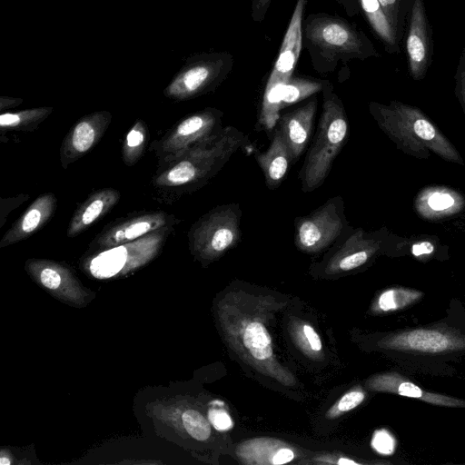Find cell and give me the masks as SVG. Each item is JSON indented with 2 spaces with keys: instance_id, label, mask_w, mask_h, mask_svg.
Segmentation results:
<instances>
[{
  "instance_id": "obj_32",
  "label": "cell",
  "mask_w": 465,
  "mask_h": 465,
  "mask_svg": "<svg viewBox=\"0 0 465 465\" xmlns=\"http://www.w3.org/2000/svg\"><path fill=\"white\" fill-rule=\"evenodd\" d=\"M395 445V439L388 430L381 429L373 433L371 446L377 452L384 455L391 454Z\"/></svg>"
},
{
  "instance_id": "obj_34",
  "label": "cell",
  "mask_w": 465,
  "mask_h": 465,
  "mask_svg": "<svg viewBox=\"0 0 465 465\" xmlns=\"http://www.w3.org/2000/svg\"><path fill=\"white\" fill-rule=\"evenodd\" d=\"M272 0H251V17L255 23H262L267 15Z\"/></svg>"
},
{
  "instance_id": "obj_11",
  "label": "cell",
  "mask_w": 465,
  "mask_h": 465,
  "mask_svg": "<svg viewBox=\"0 0 465 465\" xmlns=\"http://www.w3.org/2000/svg\"><path fill=\"white\" fill-rule=\"evenodd\" d=\"M225 317L226 332L236 348L252 362L262 364L272 358V338L258 313H236L230 308Z\"/></svg>"
},
{
  "instance_id": "obj_15",
  "label": "cell",
  "mask_w": 465,
  "mask_h": 465,
  "mask_svg": "<svg viewBox=\"0 0 465 465\" xmlns=\"http://www.w3.org/2000/svg\"><path fill=\"white\" fill-rule=\"evenodd\" d=\"M342 242L331 252L325 263L328 274L347 272L365 264L380 249V242L362 229L349 228L341 235Z\"/></svg>"
},
{
  "instance_id": "obj_27",
  "label": "cell",
  "mask_w": 465,
  "mask_h": 465,
  "mask_svg": "<svg viewBox=\"0 0 465 465\" xmlns=\"http://www.w3.org/2000/svg\"><path fill=\"white\" fill-rule=\"evenodd\" d=\"M323 80L292 75L283 88L281 109L299 103L322 90Z\"/></svg>"
},
{
  "instance_id": "obj_36",
  "label": "cell",
  "mask_w": 465,
  "mask_h": 465,
  "mask_svg": "<svg viewBox=\"0 0 465 465\" xmlns=\"http://www.w3.org/2000/svg\"><path fill=\"white\" fill-rule=\"evenodd\" d=\"M434 252V245L428 241L420 242L417 243H414L411 246V253L416 256L420 257L422 255H429Z\"/></svg>"
},
{
  "instance_id": "obj_7",
  "label": "cell",
  "mask_w": 465,
  "mask_h": 465,
  "mask_svg": "<svg viewBox=\"0 0 465 465\" xmlns=\"http://www.w3.org/2000/svg\"><path fill=\"white\" fill-rule=\"evenodd\" d=\"M241 216L236 203L216 206L201 216L188 232L192 254L208 263L235 246L241 235Z\"/></svg>"
},
{
  "instance_id": "obj_28",
  "label": "cell",
  "mask_w": 465,
  "mask_h": 465,
  "mask_svg": "<svg viewBox=\"0 0 465 465\" xmlns=\"http://www.w3.org/2000/svg\"><path fill=\"white\" fill-rule=\"evenodd\" d=\"M386 16L402 44L413 0H379Z\"/></svg>"
},
{
  "instance_id": "obj_1",
  "label": "cell",
  "mask_w": 465,
  "mask_h": 465,
  "mask_svg": "<svg viewBox=\"0 0 465 465\" xmlns=\"http://www.w3.org/2000/svg\"><path fill=\"white\" fill-rule=\"evenodd\" d=\"M247 140L246 134L233 126L221 127L188 151L157 165L150 183L153 198L160 203H172L199 190Z\"/></svg>"
},
{
  "instance_id": "obj_9",
  "label": "cell",
  "mask_w": 465,
  "mask_h": 465,
  "mask_svg": "<svg viewBox=\"0 0 465 465\" xmlns=\"http://www.w3.org/2000/svg\"><path fill=\"white\" fill-rule=\"evenodd\" d=\"M341 196L329 199L311 213L295 220V244L302 252H319L339 240L347 220Z\"/></svg>"
},
{
  "instance_id": "obj_20",
  "label": "cell",
  "mask_w": 465,
  "mask_h": 465,
  "mask_svg": "<svg viewBox=\"0 0 465 465\" xmlns=\"http://www.w3.org/2000/svg\"><path fill=\"white\" fill-rule=\"evenodd\" d=\"M414 206L420 217L439 220L463 210L465 198L455 190L444 186H430L419 193Z\"/></svg>"
},
{
  "instance_id": "obj_3",
  "label": "cell",
  "mask_w": 465,
  "mask_h": 465,
  "mask_svg": "<svg viewBox=\"0 0 465 465\" xmlns=\"http://www.w3.org/2000/svg\"><path fill=\"white\" fill-rule=\"evenodd\" d=\"M369 108L380 128L405 153L427 158L429 149L462 164L459 152L418 108L395 101L388 105L371 102Z\"/></svg>"
},
{
  "instance_id": "obj_26",
  "label": "cell",
  "mask_w": 465,
  "mask_h": 465,
  "mask_svg": "<svg viewBox=\"0 0 465 465\" xmlns=\"http://www.w3.org/2000/svg\"><path fill=\"white\" fill-rule=\"evenodd\" d=\"M423 293L418 290L394 287L383 291L373 303L375 312H391L402 310L418 302Z\"/></svg>"
},
{
  "instance_id": "obj_35",
  "label": "cell",
  "mask_w": 465,
  "mask_h": 465,
  "mask_svg": "<svg viewBox=\"0 0 465 465\" xmlns=\"http://www.w3.org/2000/svg\"><path fill=\"white\" fill-rule=\"evenodd\" d=\"M456 90L465 108V49L459 60L456 75Z\"/></svg>"
},
{
  "instance_id": "obj_25",
  "label": "cell",
  "mask_w": 465,
  "mask_h": 465,
  "mask_svg": "<svg viewBox=\"0 0 465 465\" xmlns=\"http://www.w3.org/2000/svg\"><path fill=\"white\" fill-rule=\"evenodd\" d=\"M149 131L142 119H136L122 145V159L126 166H134L142 158L148 143Z\"/></svg>"
},
{
  "instance_id": "obj_10",
  "label": "cell",
  "mask_w": 465,
  "mask_h": 465,
  "mask_svg": "<svg viewBox=\"0 0 465 465\" xmlns=\"http://www.w3.org/2000/svg\"><path fill=\"white\" fill-rule=\"evenodd\" d=\"M181 220L163 211H142L118 218L104 227L90 246L105 251L134 242L160 230L173 228Z\"/></svg>"
},
{
  "instance_id": "obj_16",
  "label": "cell",
  "mask_w": 465,
  "mask_h": 465,
  "mask_svg": "<svg viewBox=\"0 0 465 465\" xmlns=\"http://www.w3.org/2000/svg\"><path fill=\"white\" fill-rule=\"evenodd\" d=\"M57 199L52 193L39 195L11 225L0 240V247L24 241L40 231L54 216Z\"/></svg>"
},
{
  "instance_id": "obj_6",
  "label": "cell",
  "mask_w": 465,
  "mask_h": 465,
  "mask_svg": "<svg viewBox=\"0 0 465 465\" xmlns=\"http://www.w3.org/2000/svg\"><path fill=\"white\" fill-rule=\"evenodd\" d=\"M234 59L227 51L202 52L184 60V64L163 90L173 101L191 100L214 91L229 75Z\"/></svg>"
},
{
  "instance_id": "obj_12",
  "label": "cell",
  "mask_w": 465,
  "mask_h": 465,
  "mask_svg": "<svg viewBox=\"0 0 465 465\" xmlns=\"http://www.w3.org/2000/svg\"><path fill=\"white\" fill-rule=\"evenodd\" d=\"M381 346L401 351L441 354L465 350V336L447 328L404 330L385 337Z\"/></svg>"
},
{
  "instance_id": "obj_39",
  "label": "cell",
  "mask_w": 465,
  "mask_h": 465,
  "mask_svg": "<svg viewBox=\"0 0 465 465\" xmlns=\"http://www.w3.org/2000/svg\"><path fill=\"white\" fill-rule=\"evenodd\" d=\"M334 463L336 464H344V465H347V464H358V462L352 460H350L348 458H343V457H341L339 458V460L337 461H335Z\"/></svg>"
},
{
  "instance_id": "obj_4",
  "label": "cell",
  "mask_w": 465,
  "mask_h": 465,
  "mask_svg": "<svg viewBox=\"0 0 465 465\" xmlns=\"http://www.w3.org/2000/svg\"><path fill=\"white\" fill-rule=\"evenodd\" d=\"M322 91V111L317 131L299 173L304 193H311L323 183L349 132L344 105L329 80H323Z\"/></svg>"
},
{
  "instance_id": "obj_2",
  "label": "cell",
  "mask_w": 465,
  "mask_h": 465,
  "mask_svg": "<svg viewBox=\"0 0 465 465\" xmlns=\"http://www.w3.org/2000/svg\"><path fill=\"white\" fill-rule=\"evenodd\" d=\"M302 43L313 69L322 74L332 73L340 63L380 56L363 31L327 13H312L303 19Z\"/></svg>"
},
{
  "instance_id": "obj_31",
  "label": "cell",
  "mask_w": 465,
  "mask_h": 465,
  "mask_svg": "<svg viewBox=\"0 0 465 465\" xmlns=\"http://www.w3.org/2000/svg\"><path fill=\"white\" fill-rule=\"evenodd\" d=\"M365 399V392L361 388H355L343 394L327 411L328 418H336L359 406Z\"/></svg>"
},
{
  "instance_id": "obj_24",
  "label": "cell",
  "mask_w": 465,
  "mask_h": 465,
  "mask_svg": "<svg viewBox=\"0 0 465 465\" xmlns=\"http://www.w3.org/2000/svg\"><path fill=\"white\" fill-rule=\"evenodd\" d=\"M53 110L51 106H41L16 112H4L0 115L1 134L35 131L53 113Z\"/></svg>"
},
{
  "instance_id": "obj_17",
  "label": "cell",
  "mask_w": 465,
  "mask_h": 465,
  "mask_svg": "<svg viewBox=\"0 0 465 465\" xmlns=\"http://www.w3.org/2000/svg\"><path fill=\"white\" fill-rule=\"evenodd\" d=\"M367 386L373 391L394 393L434 405L465 408L464 400L425 391L395 371L372 376L367 381Z\"/></svg>"
},
{
  "instance_id": "obj_37",
  "label": "cell",
  "mask_w": 465,
  "mask_h": 465,
  "mask_svg": "<svg viewBox=\"0 0 465 465\" xmlns=\"http://www.w3.org/2000/svg\"><path fill=\"white\" fill-rule=\"evenodd\" d=\"M338 2L349 16H354L361 13L358 0H335Z\"/></svg>"
},
{
  "instance_id": "obj_21",
  "label": "cell",
  "mask_w": 465,
  "mask_h": 465,
  "mask_svg": "<svg viewBox=\"0 0 465 465\" xmlns=\"http://www.w3.org/2000/svg\"><path fill=\"white\" fill-rule=\"evenodd\" d=\"M255 159L262 171L267 187L271 190L277 188L292 163L290 149L279 128L274 132L268 149L264 153H256Z\"/></svg>"
},
{
  "instance_id": "obj_5",
  "label": "cell",
  "mask_w": 465,
  "mask_h": 465,
  "mask_svg": "<svg viewBox=\"0 0 465 465\" xmlns=\"http://www.w3.org/2000/svg\"><path fill=\"white\" fill-rule=\"evenodd\" d=\"M306 4L307 0H297L279 54L265 85L259 124L266 130L272 129L280 119L282 91L293 75L303 46L302 22Z\"/></svg>"
},
{
  "instance_id": "obj_13",
  "label": "cell",
  "mask_w": 465,
  "mask_h": 465,
  "mask_svg": "<svg viewBox=\"0 0 465 465\" xmlns=\"http://www.w3.org/2000/svg\"><path fill=\"white\" fill-rule=\"evenodd\" d=\"M405 51L410 74L421 80L432 61V30L423 0H413L406 25Z\"/></svg>"
},
{
  "instance_id": "obj_22",
  "label": "cell",
  "mask_w": 465,
  "mask_h": 465,
  "mask_svg": "<svg viewBox=\"0 0 465 465\" xmlns=\"http://www.w3.org/2000/svg\"><path fill=\"white\" fill-rule=\"evenodd\" d=\"M237 452L244 462L252 464H284L295 458L290 447L270 439L248 440L238 448Z\"/></svg>"
},
{
  "instance_id": "obj_18",
  "label": "cell",
  "mask_w": 465,
  "mask_h": 465,
  "mask_svg": "<svg viewBox=\"0 0 465 465\" xmlns=\"http://www.w3.org/2000/svg\"><path fill=\"white\" fill-rule=\"evenodd\" d=\"M317 105L318 100L312 96L306 104L283 114L278 121L279 130L290 149L292 163L299 159L308 144Z\"/></svg>"
},
{
  "instance_id": "obj_30",
  "label": "cell",
  "mask_w": 465,
  "mask_h": 465,
  "mask_svg": "<svg viewBox=\"0 0 465 465\" xmlns=\"http://www.w3.org/2000/svg\"><path fill=\"white\" fill-rule=\"evenodd\" d=\"M183 425L188 434L197 440H205L211 434V425L205 417L195 410H187L182 415Z\"/></svg>"
},
{
  "instance_id": "obj_33",
  "label": "cell",
  "mask_w": 465,
  "mask_h": 465,
  "mask_svg": "<svg viewBox=\"0 0 465 465\" xmlns=\"http://www.w3.org/2000/svg\"><path fill=\"white\" fill-rule=\"evenodd\" d=\"M211 423L219 430H227L232 425V419L226 411L221 408H212L209 411Z\"/></svg>"
},
{
  "instance_id": "obj_8",
  "label": "cell",
  "mask_w": 465,
  "mask_h": 465,
  "mask_svg": "<svg viewBox=\"0 0 465 465\" xmlns=\"http://www.w3.org/2000/svg\"><path fill=\"white\" fill-rule=\"evenodd\" d=\"M223 112L207 107L193 113L173 125L151 143L158 163H167L204 141L221 128Z\"/></svg>"
},
{
  "instance_id": "obj_14",
  "label": "cell",
  "mask_w": 465,
  "mask_h": 465,
  "mask_svg": "<svg viewBox=\"0 0 465 465\" xmlns=\"http://www.w3.org/2000/svg\"><path fill=\"white\" fill-rule=\"evenodd\" d=\"M108 111H96L78 119L62 141L59 158L64 169L89 153L102 139L112 122Z\"/></svg>"
},
{
  "instance_id": "obj_23",
  "label": "cell",
  "mask_w": 465,
  "mask_h": 465,
  "mask_svg": "<svg viewBox=\"0 0 465 465\" xmlns=\"http://www.w3.org/2000/svg\"><path fill=\"white\" fill-rule=\"evenodd\" d=\"M361 13L365 17L373 34L382 43L389 54H399L401 44L395 30L386 16L379 0H358Z\"/></svg>"
},
{
  "instance_id": "obj_19",
  "label": "cell",
  "mask_w": 465,
  "mask_h": 465,
  "mask_svg": "<svg viewBox=\"0 0 465 465\" xmlns=\"http://www.w3.org/2000/svg\"><path fill=\"white\" fill-rule=\"evenodd\" d=\"M120 193L114 188L94 191L74 212L66 236L75 237L105 216L119 202Z\"/></svg>"
},
{
  "instance_id": "obj_40",
  "label": "cell",
  "mask_w": 465,
  "mask_h": 465,
  "mask_svg": "<svg viewBox=\"0 0 465 465\" xmlns=\"http://www.w3.org/2000/svg\"><path fill=\"white\" fill-rule=\"evenodd\" d=\"M11 463V461L6 459L5 457H1L0 458V464L2 465H9Z\"/></svg>"
},
{
  "instance_id": "obj_38",
  "label": "cell",
  "mask_w": 465,
  "mask_h": 465,
  "mask_svg": "<svg viewBox=\"0 0 465 465\" xmlns=\"http://www.w3.org/2000/svg\"><path fill=\"white\" fill-rule=\"evenodd\" d=\"M22 98L17 97H9V96H0V111L1 113L5 112V110L16 107L23 103Z\"/></svg>"
},
{
  "instance_id": "obj_29",
  "label": "cell",
  "mask_w": 465,
  "mask_h": 465,
  "mask_svg": "<svg viewBox=\"0 0 465 465\" xmlns=\"http://www.w3.org/2000/svg\"><path fill=\"white\" fill-rule=\"evenodd\" d=\"M295 342L308 356L317 358L322 350V342L314 328L306 322H298L292 327Z\"/></svg>"
}]
</instances>
